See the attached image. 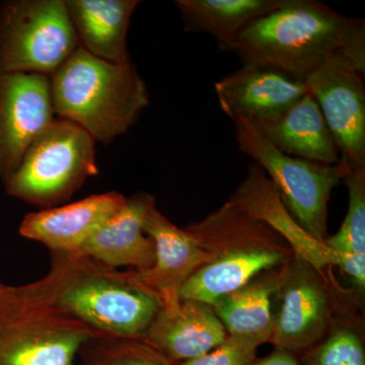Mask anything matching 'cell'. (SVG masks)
<instances>
[{
  "instance_id": "cell-1",
  "label": "cell",
  "mask_w": 365,
  "mask_h": 365,
  "mask_svg": "<svg viewBox=\"0 0 365 365\" xmlns=\"http://www.w3.org/2000/svg\"><path fill=\"white\" fill-rule=\"evenodd\" d=\"M44 277L26 294L78 319L98 335L143 339L162 307L136 271H121L78 252H50Z\"/></svg>"
},
{
  "instance_id": "cell-2",
  "label": "cell",
  "mask_w": 365,
  "mask_h": 365,
  "mask_svg": "<svg viewBox=\"0 0 365 365\" xmlns=\"http://www.w3.org/2000/svg\"><path fill=\"white\" fill-rule=\"evenodd\" d=\"M230 51L242 66L269 67L304 81L337 53H365V21L317 0H284L250 23Z\"/></svg>"
},
{
  "instance_id": "cell-3",
  "label": "cell",
  "mask_w": 365,
  "mask_h": 365,
  "mask_svg": "<svg viewBox=\"0 0 365 365\" xmlns=\"http://www.w3.org/2000/svg\"><path fill=\"white\" fill-rule=\"evenodd\" d=\"M185 230L211 260L187 280L180 299L213 306L259 274L283 265L294 256L272 227L230 200Z\"/></svg>"
},
{
  "instance_id": "cell-4",
  "label": "cell",
  "mask_w": 365,
  "mask_h": 365,
  "mask_svg": "<svg viewBox=\"0 0 365 365\" xmlns=\"http://www.w3.org/2000/svg\"><path fill=\"white\" fill-rule=\"evenodd\" d=\"M53 109L96 143H111L138 121L150 93L131 59L114 62L78 48L49 78Z\"/></svg>"
},
{
  "instance_id": "cell-5",
  "label": "cell",
  "mask_w": 365,
  "mask_h": 365,
  "mask_svg": "<svg viewBox=\"0 0 365 365\" xmlns=\"http://www.w3.org/2000/svg\"><path fill=\"white\" fill-rule=\"evenodd\" d=\"M95 145L85 129L54 118L4 182L6 193L45 208L66 202L88 178L98 175Z\"/></svg>"
},
{
  "instance_id": "cell-6",
  "label": "cell",
  "mask_w": 365,
  "mask_h": 365,
  "mask_svg": "<svg viewBox=\"0 0 365 365\" xmlns=\"http://www.w3.org/2000/svg\"><path fill=\"white\" fill-rule=\"evenodd\" d=\"M98 334L78 319L0 284V365H74Z\"/></svg>"
},
{
  "instance_id": "cell-7",
  "label": "cell",
  "mask_w": 365,
  "mask_h": 365,
  "mask_svg": "<svg viewBox=\"0 0 365 365\" xmlns=\"http://www.w3.org/2000/svg\"><path fill=\"white\" fill-rule=\"evenodd\" d=\"M234 123L240 150L265 172L300 227L319 242H325L329 201L349 170L347 163L341 160L336 165H325L290 157L274 148L251 122L237 120Z\"/></svg>"
},
{
  "instance_id": "cell-8",
  "label": "cell",
  "mask_w": 365,
  "mask_h": 365,
  "mask_svg": "<svg viewBox=\"0 0 365 365\" xmlns=\"http://www.w3.org/2000/svg\"><path fill=\"white\" fill-rule=\"evenodd\" d=\"M78 48L66 0L0 4V71L50 78Z\"/></svg>"
},
{
  "instance_id": "cell-9",
  "label": "cell",
  "mask_w": 365,
  "mask_h": 365,
  "mask_svg": "<svg viewBox=\"0 0 365 365\" xmlns=\"http://www.w3.org/2000/svg\"><path fill=\"white\" fill-rule=\"evenodd\" d=\"M343 287L332 267L319 270L294 256L285 265L269 343L299 355L328 333Z\"/></svg>"
},
{
  "instance_id": "cell-10",
  "label": "cell",
  "mask_w": 365,
  "mask_h": 365,
  "mask_svg": "<svg viewBox=\"0 0 365 365\" xmlns=\"http://www.w3.org/2000/svg\"><path fill=\"white\" fill-rule=\"evenodd\" d=\"M365 53L339 52L304 81L349 168L365 167Z\"/></svg>"
},
{
  "instance_id": "cell-11",
  "label": "cell",
  "mask_w": 365,
  "mask_h": 365,
  "mask_svg": "<svg viewBox=\"0 0 365 365\" xmlns=\"http://www.w3.org/2000/svg\"><path fill=\"white\" fill-rule=\"evenodd\" d=\"M228 200L272 227L289 245L294 256L319 270L339 268L351 280L353 289L365 295V256L337 253L307 234L288 212L273 182L257 163L249 165Z\"/></svg>"
},
{
  "instance_id": "cell-12",
  "label": "cell",
  "mask_w": 365,
  "mask_h": 365,
  "mask_svg": "<svg viewBox=\"0 0 365 365\" xmlns=\"http://www.w3.org/2000/svg\"><path fill=\"white\" fill-rule=\"evenodd\" d=\"M54 115L48 76L0 71V180L4 184Z\"/></svg>"
},
{
  "instance_id": "cell-13",
  "label": "cell",
  "mask_w": 365,
  "mask_h": 365,
  "mask_svg": "<svg viewBox=\"0 0 365 365\" xmlns=\"http://www.w3.org/2000/svg\"><path fill=\"white\" fill-rule=\"evenodd\" d=\"M220 108L232 121L274 119L309 93L304 81L269 67L242 66L215 83Z\"/></svg>"
},
{
  "instance_id": "cell-14",
  "label": "cell",
  "mask_w": 365,
  "mask_h": 365,
  "mask_svg": "<svg viewBox=\"0 0 365 365\" xmlns=\"http://www.w3.org/2000/svg\"><path fill=\"white\" fill-rule=\"evenodd\" d=\"M144 232L155 244V260L148 270L136 271L137 275L160 297L163 309H175L181 302L180 292L185 283L211 257L185 228L177 227L158 210L157 201L146 212Z\"/></svg>"
},
{
  "instance_id": "cell-15",
  "label": "cell",
  "mask_w": 365,
  "mask_h": 365,
  "mask_svg": "<svg viewBox=\"0 0 365 365\" xmlns=\"http://www.w3.org/2000/svg\"><path fill=\"white\" fill-rule=\"evenodd\" d=\"M126 199L118 192H106L76 202L28 213L19 232L26 239L44 245L50 252H78L124 205Z\"/></svg>"
},
{
  "instance_id": "cell-16",
  "label": "cell",
  "mask_w": 365,
  "mask_h": 365,
  "mask_svg": "<svg viewBox=\"0 0 365 365\" xmlns=\"http://www.w3.org/2000/svg\"><path fill=\"white\" fill-rule=\"evenodd\" d=\"M227 336L210 304L181 299L175 309L160 307L143 340L177 365L210 352Z\"/></svg>"
},
{
  "instance_id": "cell-17",
  "label": "cell",
  "mask_w": 365,
  "mask_h": 365,
  "mask_svg": "<svg viewBox=\"0 0 365 365\" xmlns=\"http://www.w3.org/2000/svg\"><path fill=\"white\" fill-rule=\"evenodd\" d=\"M155 198L148 193L127 197L124 205L111 216L78 250L110 267H132L143 272L153 267L155 244L144 232V218Z\"/></svg>"
},
{
  "instance_id": "cell-18",
  "label": "cell",
  "mask_w": 365,
  "mask_h": 365,
  "mask_svg": "<svg viewBox=\"0 0 365 365\" xmlns=\"http://www.w3.org/2000/svg\"><path fill=\"white\" fill-rule=\"evenodd\" d=\"M254 125L274 148L290 157L325 165L341 160L332 132L309 93L279 116Z\"/></svg>"
},
{
  "instance_id": "cell-19",
  "label": "cell",
  "mask_w": 365,
  "mask_h": 365,
  "mask_svg": "<svg viewBox=\"0 0 365 365\" xmlns=\"http://www.w3.org/2000/svg\"><path fill=\"white\" fill-rule=\"evenodd\" d=\"M79 47L106 61L131 59L127 33L137 0H66Z\"/></svg>"
},
{
  "instance_id": "cell-20",
  "label": "cell",
  "mask_w": 365,
  "mask_h": 365,
  "mask_svg": "<svg viewBox=\"0 0 365 365\" xmlns=\"http://www.w3.org/2000/svg\"><path fill=\"white\" fill-rule=\"evenodd\" d=\"M287 263L264 271L211 306L228 335L257 336L269 343Z\"/></svg>"
},
{
  "instance_id": "cell-21",
  "label": "cell",
  "mask_w": 365,
  "mask_h": 365,
  "mask_svg": "<svg viewBox=\"0 0 365 365\" xmlns=\"http://www.w3.org/2000/svg\"><path fill=\"white\" fill-rule=\"evenodd\" d=\"M297 359L300 365H365L364 295L343 287L328 333Z\"/></svg>"
},
{
  "instance_id": "cell-22",
  "label": "cell",
  "mask_w": 365,
  "mask_h": 365,
  "mask_svg": "<svg viewBox=\"0 0 365 365\" xmlns=\"http://www.w3.org/2000/svg\"><path fill=\"white\" fill-rule=\"evenodd\" d=\"M284 0H177L187 32L212 36L230 51L239 34L250 23L282 6Z\"/></svg>"
},
{
  "instance_id": "cell-23",
  "label": "cell",
  "mask_w": 365,
  "mask_h": 365,
  "mask_svg": "<svg viewBox=\"0 0 365 365\" xmlns=\"http://www.w3.org/2000/svg\"><path fill=\"white\" fill-rule=\"evenodd\" d=\"M76 361V365H175L143 339L103 335L91 338Z\"/></svg>"
},
{
  "instance_id": "cell-24",
  "label": "cell",
  "mask_w": 365,
  "mask_h": 365,
  "mask_svg": "<svg viewBox=\"0 0 365 365\" xmlns=\"http://www.w3.org/2000/svg\"><path fill=\"white\" fill-rule=\"evenodd\" d=\"M343 182L349 193L344 222L325 244L337 253L365 256V167L349 168Z\"/></svg>"
},
{
  "instance_id": "cell-25",
  "label": "cell",
  "mask_w": 365,
  "mask_h": 365,
  "mask_svg": "<svg viewBox=\"0 0 365 365\" xmlns=\"http://www.w3.org/2000/svg\"><path fill=\"white\" fill-rule=\"evenodd\" d=\"M264 343L267 341L257 336L228 335L225 342L210 352L178 365H252Z\"/></svg>"
},
{
  "instance_id": "cell-26",
  "label": "cell",
  "mask_w": 365,
  "mask_h": 365,
  "mask_svg": "<svg viewBox=\"0 0 365 365\" xmlns=\"http://www.w3.org/2000/svg\"><path fill=\"white\" fill-rule=\"evenodd\" d=\"M252 365H300L299 360L294 353L274 348L272 352L263 359H255Z\"/></svg>"
},
{
  "instance_id": "cell-27",
  "label": "cell",
  "mask_w": 365,
  "mask_h": 365,
  "mask_svg": "<svg viewBox=\"0 0 365 365\" xmlns=\"http://www.w3.org/2000/svg\"><path fill=\"white\" fill-rule=\"evenodd\" d=\"M0 284H2V281H1V279H0Z\"/></svg>"
}]
</instances>
